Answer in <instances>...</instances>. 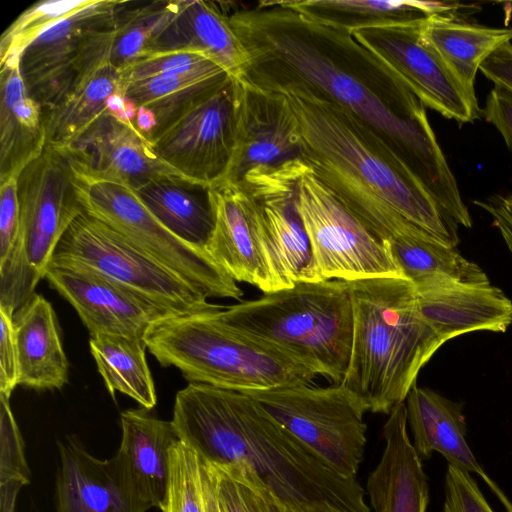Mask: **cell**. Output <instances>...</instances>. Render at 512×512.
<instances>
[{"label":"cell","instance_id":"obj_1","mask_svg":"<svg viewBox=\"0 0 512 512\" xmlns=\"http://www.w3.org/2000/svg\"><path fill=\"white\" fill-rule=\"evenodd\" d=\"M225 13L249 57L244 79L261 88L302 84L350 112L386 143L458 225L472 226L426 106L351 33L312 21L279 1Z\"/></svg>","mask_w":512,"mask_h":512},{"label":"cell","instance_id":"obj_2","mask_svg":"<svg viewBox=\"0 0 512 512\" xmlns=\"http://www.w3.org/2000/svg\"><path fill=\"white\" fill-rule=\"evenodd\" d=\"M262 89L287 97L300 125L304 161L380 240L388 244L419 227L458 245L457 222L366 124L302 84Z\"/></svg>","mask_w":512,"mask_h":512},{"label":"cell","instance_id":"obj_3","mask_svg":"<svg viewBox=\"0 0 512 512\" xmlns=\"http://www.w3.org/2000/svg\"><path fill=\"white\" fill-rule=\"evenodd\" d=\"M171 421L202 460L250 468L282 501L371 512L356 478L337 473L243 392L189 383L176 394Z\"/></svg>","mask_w":512,"mask_h":512},{"label":"cell","instance_id":"obj_4","mask_svg":"<svg viewBox=\"0 0 512 512\" xmlns=\"http://www.w3.org/2000/svg\"><path fill=\"white\" fill-rule=\"evenodd\" d=\"M353 338L342 381L373 413L405 402L420 370L445 343L423 318L414 285L405 277L348 282Z\"/></svg>","mask_w":512,"mask_h":512},{"label":"cell","instance_id":"obj_5","mask_svg":"<svg viewBox=\"0 0 512 512\" xmlns=\"http://www.w3.org/2000/svg\"><path fill=\"white\" fill-rule=\"evenodd\" d=\"M220 307L210 304L159 320L144 337L147 349L189 383L239 392L313 385L321 376L304 357L225 322Z\"/></svg>","mask_w":512,"mask_h":512},{"label":"cell","instance_id":"obj_6","mask_svg":"<svg viewBox=\"0 0 512 512\" xmlns=\"http://www.w3.org/2000/svg\"><path fill=\"white\" fill-rule=\"evenodd\" d=\"M225 322L280 345L313 363L320 375L341 384L348 370L353 310L348 282L322 280L223 307Z\"/></svg>","mask_w":512,"mask_h":512},{"label":"cell","instance_id":"obj_7","mask_svg":"<svg viewBox=\"0 0 512 512\" xmlns=\"http://www.w3.org/2000/svg\"><path fill=\"white\" fill-rule=\"evenodd\" d=\"M17 185L19 235L0 261V307L13 314L35 294L58 243L84 213L72 165L55 147L46 145L19 174Z\"/></svg>","mask_w":512,"mask_h":512},{"label":"cell","instance_id":"obj_8","mask_svg":"<svg viewBox=\"0 0 512 512\" xmlns=\"http://www.w3.org/2000/svg\"><path fill=\"white\" fill-rule=\"evenodd\" d=\"M73 170L85 213L125 236L207 298L241 299L243 291L236 281L207 252L185 243L166 229L133 188Z\"/></svg>","mask_w":512,"mask_h":512},{"label":"cell","instance_id":"obj_9","mask_svg":"<svg viewBox=\"0 0 512 512\" xmlns=\"http://www.w3.org/2000/svg\"><path fill=\"white\" fill-rule=\"evenodd\" d=\"M337 473L356 478L364 457V402L343 384L296 385L243 392Z\"/></svg>","mask_w":512,"mask_h":512},{"label":"cell","instance_id":"obj_10","mask_svg":"<svg viewBox=\"0 0 512 512\" xmlns=\"http://www.w3.org/2000/svg\"><path fill=\"white\" fill-rule=\"evenodd\" d=\"M51 262L71 263L98 272L174 315L211 304L169 267L85 212L65 232Z\"/></svg>","mask_w":512,"mask_h":512},{"label":"cell","instance_id":"obj_11","mask_svg":"<svg viewBox=\"0 0 512 512\" xmlns=\"http://www.w3.org/2000/svg\"><path fill=\"white\" fill-rule=\"evenodd\" d=\"M298 205L322 280L404 277L389 245L375 236L309 167Z\"/></svg>","mask_w":512,"mask_h":512},{"label":"cell","instance_id":"obj_12","mask_svg":"<svg viewBox=\"0 0 512 512\" xmlns=\"http://www.w3.org/2000/svg\"><path fill=\"white\" fill-rule=\"evenodd\" d=\"M236 140V83L225 76L196 98L151 142L182 177L207 187L222 183Z\"/></svg>","mask_w":512,"mask_h":512},{"label":"cell","instance_id":"obj_13","mask_svg":"<svg viewBox=\"0 0 512 512\" xmlns=\"http://www.w3.org/2000/svg\"><path fill=\"white\" fill-rule=\"evenodd\" d=\"M214 228L206 251L236 282L265 293L294 286L284 274L269 241L260 210L239 185L209 188Z\"/></svg>","mask_w":512,"mask_h":512},{"label":"cell","instance_id":"obj_14","mask_svg":"<svg viewBox=\"0 0 512 512\" xmlns=\"http://www.w3.org/2000/svg\"><path fill=\"white\" fill-rule=\"evenodd\" d=\"M422 22L359 29L351 35L392 69L425 106L459 124L474 122L481 114L477 99L424 40Z\"/></svg>","mask_w":512,"mask_h":512},{"label":"cell","instance_id":"obj_15","mask_svg":"<svg viewBox=\"0 0 512 512\" xmlns=\"http://www.w3.org/2000/svg\"><path fill=\"white\" fill-rule=\"evenodd\" d=\"M235 83L236 140L223 182L236 184L250 171L303 159L300 125L287 97L244 78Z\"/></svg>","mask_w":512,"mask_h":512},{"label":"cell","instance_id":"obj_16","mask_svg":"<svg viewBox=\"0 0 512 512\" xmlns=\"http://www.w3.org/2000/svg\"><path fill=\"white\" fill-rule=\"evenodd\" d=\"M76 310L90 332L144 339L159 320L174 315L88 268L50 262L44 277Z\"/></svg>","mask_w":512,"mask_h":512},{"label":"cell","instance_id":"obj_17","mask_svg":"<svg viewBox=\"0 0 512 512\" xmlns=\"http://www.w3.org/2000/svg\"><path fill=\"white\" fill-rule=\"evenodd\" d=\"M309 168L303 160L256 169L236 183L256 202L286 277L294 284L322 281L298 205V186Z\"/></svg>","mask_w":512,"mask_h":512},{"label":"cell","instance_id":"obj_18","mask_svg":"<svg viewBox=\"0 0 512 512\" xmlns=\"http://www.w3.org/2000/svg\"><path fill=\"white\" fill-rule=\"evenodd\" d=\"M59 150L74 169L123 182L134 190L160 176H181L159 158L152 144L132 125L109 113Z\"/></svg>","mask_w":512,"mask_h":512},{"label":"cell","instance_id":"obj_19","mask_svg":"<svg viewBox=\"0 0 512 512\" xmlns=\"http://www.w3.org/2000/svg\"><path fill=\"white\" fill-rule=\"evenodd\" d=\"M175 51L201 53L235 79L244 77L249 64L248 54L218 2L167 1L149 55Z\"/></svg>","mask_w":512,"mask_h":512},{"label":"cell","instance_id":"obj_20","mask_svg":"<svg viewBox=\"0 0 512 512\" xmlns=\"http://www.w3.org/2000/svg\"><path fill=\"white\" fill-rule=\"evenodd\" d=\"M56 512H147L135 497L114 457L90 454L75 437L58 441Z\"/></svg>","mask_w":512,"mask_h":512},{"label":"cell","instance_id":"obj_21","mask_svg":"<svg viewBox=\"0 0 512 512\" xmlns=\"http://www.w3.org/2000/svg\"><path fill=\"white\" fill-rule=\"evenodd\" d=\"M419 310L446 342L469 332H505L512 324V301L486 283L447 281L415 288Z\"/></svg>","mask_w":512,"mask_h":512},{"label":"cell","instance_id":"obj_22","mask_svg":"<svg viewBox=\"0 0 512 512\" xmlns=\"http://www.w3.org/2000/svg\"><path fill=\"white\" fill-rule=\"evenodd\" d=\"M407 426L406 404L402 402L388 414L382 429L384 450L367 480L373 512H426L427 476Z\"/></svg>","mask_w":512,"mask_h":512},{"label":"cell","instance_id":"obj_23","mask_svg":"<svg viewBox=\"0 0 512 512\" xmlns=\"http://www.w3.org/2000/svg\"><path fill=\"white\" fill-rule=\"evenodd\" d=\"M122 438L113 456L135 497L149 510L160 506L167 483L169 452L179 440L172 421L147 409L121 413Z\"/></svg>","mask_w":512,"mask_h":512},{"label":"cell","instance_id":"obj_24","mask_svg":"<svg viewBox=\"0 0 512 512\" xmlns=\"http://www.w3.org/2000/svg\"><path fill=\"white\" fill-rule=\"evenodd\" d=\"M46 144L44 109L28 93L20 59L8 60L0 69V182L18 178Z\"/></svg>","mask_w":512,"mask_h":512},{"label":"cell","instance_id":"obj_25","mask_svg":"<svg viewBox=\"0 0 512 512\" xmlns=\"http://www.w3.org/2000/svg\"><path fill=\"white\" fill-rule=\"evenodd\" d=\"M407 424L421 460L440 453L448 465L479 476L484 472L466 441L463 404L414 385L406 400Z\"/></svg>","mask_w":512,"mask_h":512},{"label":"cell","instance_id":"obj_26","mask_svg":"<svg viewBox=\"0 0 512 512\" xmlns=\"http://www.w3.org/2000/svg\"><path fill=\"white\" fill-rule=\"evenodd\" d=\"M19 359V385L61 389L68 381V360L56 315L42 295L34 294L13 315Z\"/></svg>","mask_w":512,"mask_h":512},{"label":"cell","instance_id":"obj_27","mask_svg":"<svg viewBox=\"0 0 512 512\" xmlns=\"http://www.w3.org/2000/svg\"><path fill=\"white\" fill-rule=\"evenodd\" d=\"M209 188L181 176H160L135 189L136 194L172 234L203 250L214 228Z\"/></svg>","mask_w":512,"mask_h":512},{"label":"cell","instance_id":"obj_28","mask_svg":"<svg viewBox=\"0 0 512 512\" xmlns=\"http://www.w3.org/2000/svg\"><path fill=\"white\" fill-rule=\"evenodd\" d=\"M304 17L349 33L366 28L415 23L433 15H451L457 4L415 0L279 1Z\"/></svg>","mask_w":512,"mask_h":512},{"label":"cell","instance_id":"obj_29","mask_svg":"<svg viewBox=\"0 0 512 512\" xmlns=\"http://www.w3.org/2000/svg\"><path fill=\"white\" fill-rule=\"evenodd\" d=\"M421 33L475 99V77L481 64L499 47L512 41L511 28L487 27L452 15L427 17L421 24Z\"/></svg>","mask_w":512,"mask_h":512},{"label":"cell","instance_id":"obj_30","mask_svg":"<svg viewBox=\"0 0 512 512\" xmlns=\"http://www.w3.org/2000/svg\"><path fill=\"white\" fill-rule=\"evenodd\" d=\"M403 276L415 288L447 281L463 283L490 282L483 270L464 258L456 249L427 231L416 227L388 243Z\"/></svg>","mask_w":512,"mask_h":512},{"label":"cell","instance_id":"obj_31","mask_svg":"<svg viewBox=\"0 0 512 512\" xmlns=\"http://www.w3.org/2000/svg\"><path fill=\"white\" fill-rule=\"evenodd\" d=\"M123 92L119 71L104 64L56 106L44 110L47 144L66 147L108 112L110 98Z\"/></svg>","mask_w":512,"mask_h":512},{"label":"cell","instance_id":"obj_32","mask_svg":"<svg viewBox=\"0 0 512 512\" xmlns=\"http://www.w3.org/2000/svg\"><path fill=\"white\" fill-rule=\"evenodd\" d=\"M90 351L112 397L121 392L142 408L157 402L154 382L147 365L144 339L112 334L90 336Z\"/></svg>","mask_w":512,"mask_h":512},{"label":"cell","instance_id":"obj_33","mask_svg":"<svg viewBox=\"0 0 512 512\" xmlns=\"http://www.w3.org/2000/svg\"><path fill=\"white\" fill-rule=\"evenodd\" d=\"M229 75L223 68L213 65L179 74L156 76L129 84L124 98L134 107L150 110L156 120L152 140L196 98L215 83Z\"/></svg>","mask_w":512,"mask_h":512},{"label":"cell","instance_id":"obj_34","mask_svg":"<svg viewBox=\"0 0 512 512\" xmlns=\"http://www.w3.org/2000/svg\"><path fill=\"white\" fill-rule=\"evenodd\" d=\"M200 460L205 512H273L268 487L250 468Z\"/></svg>","mask_w":512,"mask_h":512},{"label":"cell","instance_id":"obj_35","mask_svg":"<svg viewBox=\"0 0 512 512\" xmlns=\"http://www.w3.org/2000/svg\"><path fill=\"white\" fill-rule=\"evenodd\" d=\"M121 1L115 13V29L109 54L118 71L146 57L162 23L167 1L134 3Z\"/></svg>","mask_w":512,"mask_h":512},{"label":"cell","instance_id":"obj_36","mask_svg":"<svg viewBox=\"0 0 512 512\" xmlns=\"http://www.w3.org/2000/svg\"><path fill=\"white\" fill-rule=\"evenodd\" d=\"M96 2L97 0H46L33 4L3 32L0 38V64L11 59H20L26 47L41 34Z\"/></svg>","mask_w":512,"mask_h":512},{"label":"cell","instance_id":"obj_37","mask_svg":"<svg viewBox=\"0 0 512 512\" xmlns=\"http://www.w3.org/2000/svg\"><path fill=\"white\" fill-rule=\"evenodd\" d=\"M162 512H205L201 460L195 450L176 441L169 452V469Z\"/></svg>","mask_w":512,"mask_h":512},{"label":"cell","instance_id":"obj_38","mask_svg":"<svg viewBox=\"0 0 512 512\" xmlns=\"http://www.w3.org/2000/svg\"><path fill=\"white\" fill-rule=\"evenodd\" d=\"M213 65L217 64L201 53L175 51L148 55L119 71V74L124 90L129 84L137 81L190 72Z\"/></svg>","mask_w":512,"mask_h":512},{"label":"cell","instance_id":"obj_39","mask_svg":"<svg viewBox=\"0 0 512 512\" xmlns=\"http://www.w3.org/2000/svg\"><path fill=\"white\" fill-rule=\"evenodd\" d=\"M0 484L30 482V471L24 454V442L13 416L9 397L0 394Z\"/></svg>","mask_w":512,"mask_h":512},{"label":"cell","instance_id":"obj_40","mask_svg":"<svg viewBox=\"0 0 512 512\" xmlns=\"http://www.w3.org/2000/svg\"><path fill=\"white\" fill-rule=\"evenodd\" d=\"M442 512H494L470 473L448 465Z\"/></svg>","mask_w":512,"mask_h":512},{"label":"cell","instance_id":"obj_41","mask_svg":"<svg viewBox=\"0 0 512 512\" xmlns=\"http://www.w3.org/2000/svg\"><path fill=\"white\" fill-rule=\"evenodd\" d=\"M20 230L17 178L0 182V261L10 253Z\"/></svg>","mask_w":512,"mask_h":512},{"label":"cell","instance_id":"obj_42","mask_svg":"<svg viewBox=\"0 0 512 512\" xmlns=\"http://www.w3.org/2000/svg\"><path fill=\"white\" fill-rule=\"evenodd\" d=\"M17 385H19V359L13 314L0 308V394L10 398Z\"/></svg>","mask_w":512,"mask_h":512},{"label":"cell","instance_id":"obj_43","mask_svg":"<svg viewBox=\"0 0 512 512\" xmlns=\"http://www.w3.org/2000/svg\"><path fill=\"white\" fill-rule=\"evenodd\" d=\"M481 112L486 121L496 127L507 147L512 150V91L494 85Z\"/></svg>","mask_w":512,"mask_h":512},{"label":"cell","instance_id":"obj_44","mask_svg":"<svg viewBox=\"0 0 512 512\" xmlns=\"http://www.w3.org/2000/svg\"><path fill=\"white\" fill-rule=\"evenodd\" d=\"M479 70L495 85L512 91V41L499 47L481 64Z\"/></svg>","mask_w":512,"mask_h":512},{"label":"cell","instance_id":"obj_45","mask_svg":"<svg viewBox=\"0 0 512 512\" xmlns=\"http://www.w3.org/2000/svg\"><path fill=\"white\" fill-rule=\"evenodd\" d=\"M474 204L493 217L494 224L512 252V195H494L485 200H474Z\"/></svg>","mask_w":512,"mask_h":512},{"label":"cell","instance_id":"obj_46","mask_svg":"<svg viewBox=\"0 0 512 512\" xmlns=\"http://www.w3.org/2000/svg\"><path fill=\"white\" fill-rule=\"evenodd\" d=\"M269 500L273 512H344L326 501H282L270 489Z\"/></svg>","mask_w":512,"mask_h":512},{"label":"cell","instance_id":"obj_47","mask_svg":"<svg viewBox=\"0 0 512 512\" xmlns=\"http://www.w3.org/2000/svg\"><path fill=\"white\" fill-rule=\"evenodd\" d=\"M482 480L486 483V485L490 488V490L497 496L499 501L503 504L506 512H512V502L506 496L504 491L498 486V484L492 480L485 471L480 475Z\"/></svg>","mask_w":512,"mask_h":512}]
</instances>
